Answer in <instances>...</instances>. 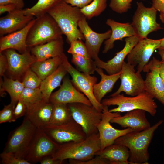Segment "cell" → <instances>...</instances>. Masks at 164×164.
<instances>
[{"label": "cell", "mask_w": 164, "mask_h": 164, "mask_svg": "<svg viewBox=\"0 0 164 164\" xmlns=\"http://www.w3.org/2000/svg\"><path fill=\"white\" fill-rule=\"evenodd\" d=\"M163 122L162 120H160L147 129L128 133L117 138L114 144L122 145L128 148L130 164H148L150 158L149 147L154 132Z\"/></svg>", "instance_id": "6da1fadb"}, {"label": "cell", "mask_w": 164, "mask_h": 164, "mask_svg": "<svg viewBox=\"0 0 164 164\" xmlns=\"http://www.w3.org/2000/svg\"><path fill=\"white\" fill-rule=\"evenodd\" d=\"M47 13L56 21L69 43L77 39L85 40L78 28V23L85 17L80 9L73 6L63 0L49 11Z\"/></svg>", "instance_id": "7a4b0ae2"}, {"label": "cell", "mask_w": 164, "mask_h": 164, "mask_svg": "<svg viewBox=\"0 0 164 164\" xmlns=\"http://www.w3.org/2000/svg\"><path fill=\"white\" fill-rule=\"evenodd\" d=\"M101 149V143L98 133L93 134L84 140L71 141L59 144L53 156L62 163L66 159L86 161L95 156Z\"/></svg>", "instance_id": "3957f363"}, {"label": "cell", "mask_w": 164, "mask_h": 164, "mask_svg": "<svg viewBox=\"0 0 164 164\" xmlns=\"http://www.w3.org/2000/svg\"><path fill=\"white\" fill-rule=\"evenodd\" d=\"M154 98L145 91L139 94L127 97L120 94L102 99L101 103L103 106L117 105V107L109 110L112 112H123L137 109L145 110L154 116L158 106Z\"/></svg>", "instance_id": "277c9868"}, {"label": "cell", "mask_w": 164, "mask_h": 164, "mask_svg": "<svg viewBox=\"0 0 164 164\" xmlns=\"http://www.w3.org/2000/svg\"><path fill=\"white\" fill-rule=\"evenodd\" d=\"M63 35L55 20L46 13L35 19L28 34L27 45L30 48L62 38Z\"/></svg>", "instance_id": "5b68a950"}, {"label": "cell", "mask_w": 164, "mask_h": 164, "mask_svg": "<svg viewBox=\"0 0 164 164\" xmlns=\"http://www.w3.org/2000/svg\"><path fill=\"white\" fill-rule=\"evenodd\" d=\"M37 128L25 117L21 125L9 133L3 152L24 159Z\"/></svg>", "instance_id": "8992f818"}, {"label": "cell", "mask_w": 164, "mask_h": 164, "mask_svg": "<svg viewBox=\"0 0 164 164\" xmlns=\"http://www.w3.org/2000/svg\"><path fill=\"white\" fill-rule=\"evenodd\" d=\"M62 64L72 78L74 86L82 92L90 101L92 105L99 111H102L104 106L96 99L93 93V88L97 83V78L94 76L81 72L74 67L69 63L64 53Z\"/></svg>", "instance_id": "52a82bcc"}, {"label": "cell", "mask_w": 164, "mask_h": 164, "mask_svg": "<svg viewBox=\"0 0 164 164\" xmlns=\"http://www.w3.org/2000/svg\"><path fill=\"white\" fill-rule=\"evenodd\" d=\"M137 4L131 24L140 40L147 38L149 34L162 28L156 22L157 11L155 8L152 6L146 7L142 2H137Z\"/></svg>", "instance_id": "ba28073f"}, {"label": "cell", "mask_w": 164, "mask_h": 164, "mask_svg": "<svg viewBox=\"0 0 164 164\" xmlns=\"http://www.w3.org/2000/svg\"><path fill=\"white\" fill-rule=\"evenodd\" d=\"M59 145L42 128H37L24 159L31 164L39 162L45 157L53 156Z\"/></svg>", "instance_id": "9c48e42d"}, {"label": "cell", "mask_w": 164, "mask_h": 164, "mask_svg": "<svg viewBox=\"0 0 164 164\" xmlns=\"http://www.w3.org/2000/svg\"><path fill=\"white\" fill-rule=\"evenodd\" d=\"M73 118L82 127L87 137L98 132L97 125L101 121L102 111L92 105L82 103L68 104Z\"/></svg>", "instance_id": "30bf717a"}, {"label": "cell", "mask_w": 164, "mask_h": 164, "mask_svg": "<svg viewBox=\"0 0 164 164\" xmlns=\"http://www.w3.org/2000/svg\"><path fill=\"white\" fill-rule=\"evenodd\" d=\"M42 128L58 144L71 141H82L87 137L82 127L73 119L60 125L49 124Z\"/></svg>", "instance_id": "8fae6325"}, {"label": "cell", "mask_w": 164, "mask_h": 164, "mask_svg": "<svg viewBox=\"0 0 164 164\" xmlns=\"http://www.w3.org/2000/svg\"><path fill=\"white\" fill-rule=\"evenodd\" d=\"M135 66L124 61L120 78L121 84L117 90L111 95L112 97L124 92L131 96L137 95L145 91L144 80L141 73L136 72Z\"/></svg>", "instance_id": "7c38bea8"}, {"label": "cell", "mask_w": 164, "mask_h": 164, "mask_svg": "<svg viewBox=\"0 0 164 164\" xmlns=\"http://www.w3.org/2000/svg\"><path fill=\"white\" fill-rule=\"evenodd\" d=\"M102 112L101 119L97 125L101 143L100 150L113 144L115 140L119 137L134 131L129 128L121 130L116 129L111 125V120L115 117L120 116V112L109 111L108 106H104Z\"/></svg>", "instance_id": "4fadbf2b"}, {"label": "cell", "mask_w": 164, "mask_h": 164, "mask_svg": "<svg viewBox=\"0 0 164 164\" xmlns=\"http://www.w3.org/2000/svg\"><path fill=\"white\" fill-rule=\"evenodd\" d=\"M161 61L153 57L143 71L147 73L144 80L145 91L164 105V87L160 74Z\"/></svg>", "instance_id": "5bb4252c"}, {"label": "cell", "mask_w": 164, "mask_h": 164, "mask_svg": "<svg viewBox=\"0 0 164 164\" xmlns=\"http://www.w3.org/2000/svg\"><path fill=\"white\" fill-rule=\"evenodd\" d=\"M161 40L147 38L140 40L127 56L128 62L135 67L137 71H143L154 51L160 48Z\"/></svg>", "instance_id": "9a60e30c"}, {"label": "cell", "mask_w": 164, "mask_h": 164, "mask_svg": "<svg viewBox=\"0 0 164 164\" xmlns=\"http://www.w3.org/2000/svg\"><path fill=\"white\" fill-rule=\"evenodd\" d=\"M8 63L7 70L14 79H19L30 68L32 64L37 61L36 57L28 49L22 53H17L15 50L9 49L4 50Z\"/></svg>", "instance_id": "2e32d148"}, {"label": "cell", "mask_w": 164, "mask_h": 164, "mask_svg": "<svg viewBox=\"0 0 164 164\" xmlns=\"http://www.w3.org/2000/svg\"><path fill=\"white\" fill-rule=\"evenodd\" d=\"M62 81L59 89L52 94L50 102L53 104L82 103L92 105L88 98L74 86L68 78H63Z\"/></svg>", "instance_id": "e0dca14e"}, {"label": "cell", "mask_w": 164, "mask_h": 164, "mask_svg": "<svg viewBox=\"0 0 164 164\" xmlns=\"http://www.w3.org/2000/svg\"><path fill=\"white\" fill-rule=\"evenodd\" d=\"M125 45L123 49L116 53L111 59L104 62L99 57L94 61L97 67L104 70L109 75L117 73L121 71L124 60L134 46L139 41L137 36H134L125 39Z\"/></svg>", "instance_id": "ac0fdd59"}, {"label": "cell", "mask_w": 164, "mask_h": 164, "mask_svg": "<svg viewBox=\"0 0 164 164\" xmlns=\"http://www.w3.org/2000/svg\"><path fill=\"white\" fill-rule=\"evenodd\" d=\"M78 27L83 34L85 44L90 57L93 60L98 56L100 50L103 42L109 39L111 35V30L105 32L98 33L94 31L90 27L84 17L78 23Z\"/></svg>", "instance_id": "d6986e66"}, {"label": "cell", "mask_w": 164, "mask_h": 164, "mask_svg": "<svg viewBox=\"0 0 164 164\" xmlns=\"http://www.w3.org/2000/svg\"><path fill=\"white\" fill-rule=\"evenodd\" d=\"M34 17L25 15L23 9H16L0 18V35L2 36L25 27Z\"/></svg>", "instance_id": "ffe728a7"}, {"label": "cell", "mask_w": 164, "mask_h": 164, "mask_svg": "<svg viewBox=\"0 0 164 164\" xmlns=\"http://www.w3.org/2000/svg\"><path fill=\"white\" fill-rule=\"evenodd\" d=\"M146 112L140 109L129 111L124 116L113 118L110 122L117 124L123 128H131L134 131H142L151 126L146 117Z\"/></svg>", "instance_id": "44dd1931"}, {"label": "cell", "mask_w": 164, "mask_h": 164, "mask_svg": "<svg viewBox=\"0 0 164 164\" xmlns=\"http://www.w3.org/2000/svg\"><path fill=\"white\" fill-rule=\"evenodd\" d=\"M35 19H33L20 30L1 36L0 53L9 49L17 50L21 53L26 52L29 49L26 44L28 34Z\"/></svg>", "instance_id": "7402d4cb"}, {"label": "cell", "mask_w": 164, "mask_h": 164, "mask_svg": "<svg viewBox=\"0 0 164 164\" xmlns=\"http://www.w3.org/2000/svg\"><path fill=\"white\" fill-rule=\"evenodd\" d=\"M106 24L111 29L110 37L104 42L103 53H107L114 47V43L117 40H122L124 38L136 36L131 23L118 22L111 19H107Z\"/></svg>", "instance_id": "603a6c76"}, {"label": "cell", "mask_w": 164, "mask_h": 164, "mask_svg": "<svg viewBox=\"0 0 164 164\" xmlns=\"http://www.w3.org/2000/svg\"><path fill=\"white\" fill-rule=\"evenodd\" d=\"M63 37L30 48L31 53L37 61H42L62 55L63 53Z\"/></svg>", "instance_id": "cb8c5ba5"}, {"label": "cell", "mask_w": 164, "mask_h": 164, "mask_svg": "<svg viewBox=\"0 0 164 164\" xmlns=\"http://www.w3.org/2000/svg\"><path fill=\"white\" fill-rule=\"evenodd\" d=\"M53 106L43 101L27 111L25 117L37 128H42L50 124Z\"/></svg>", "instance_id": "d4e9b609"}, {"label": "cell", "mask_w": 164, "mask_h": 164, "mask_svg": "<svg viewBox=\"0 0 164 164\" xmlns=\"http://www.w3.org/2000/svg\"><path fill=\"white\" fill-rule=\"evenodd\" d=\"M95 155L108 160L110 164H128L129 152L126 147L113 144L97 152Z\"/></svg>", "instance_id": "484cf974"}, {"label": "cell", "mask_w": 164, "mask_h": 164, "mask_svg": "<svg viewBox=\"0 0 164 164\" xmlns=\"http://www.w3.org/2000/svg\"><path fill=\"white\" fill-rule=\"evenodd\" d=\"M96 71L101 77L100 81L96 84L93 88L94 96L98 102L101 103L102 99L108 93L112 91L114 86L120 78L121 72L112 75H106L103 69L97 67Z\"/></svg>", "instance_id": "4316f807"}, {"label": "cell", "mask_w": 164, "mask_h": 164, "mask_svg": "<svg viewBox=\"0 0 164 164\" xmlns=\"http://www.w3.org/2000/svg\"><path fill=\"white\" fill-rule=\"evenodd\" d=\"M67 73L61 64L55 71L42 81L39 88L44 101L49 102L52 92L60 86L61 82Z\"/></svg>", "instance_id": "83f0119b"}, {"label": "cell", "mask_w": 164, "mask_h": 164, "mask_svg": "<svg viewBox=\"0 0 164 164\" xmlns=\"http://www.w3.org/2000/svg\"><path fill=\"white\" fill-rule=\"evenodd\" d=\"M63 54L45 60L36 61L32 64L30 69L43 80L55 71L62 64Z\"/></svg>", "instance_id": "f1b7e54d"}, {"label": "cell", "mask_w": 164, "mask_h": 164, "mask_svg": "<svg viewBox=\"0 0 164 164\" xmlns=\"http://www.w3.org/2000/svg\"><path fill=\"white\" fill-rule=\"evenodd\" d=\"M1 82L0 91L7 92L10 97L11 102L16 104L24 88L22 82L18 79L6 77Z\"/></svg>", "instance_id": "f546056e"}, {"label": "cell", "mask_w": 164, "mask_h": 164, "mask_svg": "<svg viewBox=\"0 0 164 164\" xmlns=\"http://www.w3.org/2000/svg\"><path fill=\"white\" fill-rule=\"evenodd\" d=\"M73 119L71 111L68 104H53L49 124L60 125L67 123Z\"/></svg>", "instance_id": "4dcf8cb0"}, {"label": "cell", "mask_w": 164, "mask_h": 164, "mask_svg": "<svg viewBox=\"0 0 164 164\" xmlns=\"http://www.w3.org/2000/svg\"><path fill=\"white\" fill-rule=\"evenodd\" d=\"M63 0H38L32 7L23 9L25 15L36 18L47 13L49 10Z\"/></svg>", "instance_id": "1f68e13d"}, {"label": "cell", "mask_w": 164, "mask_h": 164, "mask_svg": "<svg viewBox=\"0 0 164 164\" xmlns=\"http://www.w3.org/2000/svg\"><path fill=\"white\" fill-rule=\"evenodd\" d=\"M20 98L26 105L27 111L43 101L39 88L35 89L24 88Z\"/></svg>", "instance_id": "d6a6232c"}, {"label": "cell", "mask_w": 164, "mask_h": 164, "mask_svg": "<svg viewBox=\"0 0 164 164\" xmlns=\"http://www.w3.org/2000/svg\"><path fill=\"white\" fill-rule=\"evenodd\" d=\"M71 62L80 72L91 75L96 71L97 67L91 58H86L77 55H72Z\"/></svg>", "instance_id": "836d02e7"}, {"label": "cell", "mask_w": 164, "mask_h": 164, "mask_svg": "<svg viewBox=\"0 0 164 164\" xmlns=\"http://www.w3.org/2000/svg\"><path fill=\"white\" fill-rule=\"evenodd\" d=\"M107 0H93L91 2L80 9L82 13L87 19H90L100 15L107 7Z\"/></svg>", "instance_id": "e575fe53"}, {"label": "cell", "mask_w": 164, "mask_h": 164, "mask_svg": "<svg viewBox=\"0 0 164 164\" xmlns=\"http://www.w3.org/2000/svg\"><path fill=\"white\" fill-rule=\"evenodd\" d=\"M42 80L30 68L24 75L22 81L24 88L35 89L39 88Z\"/></svg>", "instance_id": "d590c367"}, {"label": "cell", "mask_w": 164, "mask_h": 164, "mask_svg": "<svg viewBox=\"0 0 164 164\" xmlns=\"http://www.w3.org/2000/svg\"><path fill=\"white\" fill-rule=\"evenodd\" d=\"M67 52L72 55L80 56L86 58H91L87 49L82 40L77 39L71 42Z\"/></svg>", "instance_id": "8d00e7d4"}, {"label": "cell", "mask_w": 164, "mask_h": 164, "mask_svg": "<svg viewBox=\"0 0 164 164\" xmlns=\"http://www.w3.org/2000/svg\"><path fill=\"white\" fill-rule=\"evenodd\" d=\"M134 0H110L109 7L114 11L119 14L127 12Z\"/></svg>", "instance_id": "74e56055"}, {"label": "cell", "mask_w": 164, "mask_h": 164, "mask_svg": "<svg viewBox=\"0 0 164 164\" xmlns=\"http://www.w3.org/2000/svg\"><path fill=\"white\" fill-rule=\"evenodd\" d=\"M16 104L12 103L5 105L0 111V124L12 122L15 121L14 117V111Z\"/></svg>", "instance_id": "f35d334b"}, {"label": "cell", "mask_w": 164, "mask_h": 164, "mask_svg": "<svg viewBox=\"0 0 164 164\" xmlns=\"http://www.w3.org/2000/svg\"><path fill=\"white\" fill-rule=\"evenodd\" d=\"M0 157L2 163L3 164H31L25 159L18 158L12 154L3 152Z\"/></svg>", "instance_id": "ab89813d"}, {"label": "cell", "mask_w": 164, "mask_h": 164, "mask_svg": "<svg viewBox=\"0 0 164 164\" xmlns=\"http://www.w3.org/2000/svg\"><path fill=\"white\" fill-rule=\"evenodd\" d=\"M95 157L86 161H80L73 159H69V162L71 164H110L108 159L99 156Z\"/></svg>", "instance_id": "60d3db41"}, {"label": "cell", "mask_w": 164, "mask_h": 164, "mask_svg": "<svg viewBox=\"0 0 164 164\" xmlns=\"http://www.w3.org/2000/svg\"><path fill=\"white\" fill-rule=\"evenodd\" d=\"M27 111V108L26 105L22 100L20 98L14 110V114L15 121L19 118L25 115Z\"/></svg>", "instance_id": "b9f144b4"}, {"label": "cell", "mask_w": 164, "mask_h": 164, "mask_svg": "<svg viewBox=\"0 0 164 164\" xmlns=\"http://www.w3.org/2000/svg\"><path fill=\"white\" fill-rule=\"evenodd\" d=\"M93 0H63L71 5L81 9L90 4Z\"/></svg>", "instance_id": "7bdbcfd3"}, {"label": "cell", "mask_w": 164, "mask_h": 164, "mask_svg": "<svg viewBox=\"0 0 164 164\" xmlns=\"http://www.w3.org/2000/svg\"><path fill=\"white\" fill-rule=\"evenodd\" d=\"M8 63L6 57L5 55L0 53V75L4 76L6 71L7 70Z\"/></svg>", "instance_id": "ee69618b"}, {"label": "cell", "mask_w": 164, "mask_h": 164, "mask_svg": "<svg viewBox=\"0 0 164 164\" xmlns=\"http://www.w3.org/2000/svg\"><path fill=\"white\" fill-rule=\"evenodd\" d=\"M13 4L17 9H22L24 6V0H0V5Z\"/></svg>", "instance_id": "f6af8a7d"}, {"label": "cell", "mask_w": 164, "mask_h": 164, "mask_svg": "<svg viewBox=\"0 0 164 164\" xmlns=\"http://www.w3.org/2000/svg\"><path fill=\"white\" fill-rule=\"evenodd\" d=\"M16 9L15 5L12 4H7L0 5V15L5 12H10Z\"/></svg>", "instance_id": "bcb514c9"}, {"label": "cell", "mask_w": 164, "mask_h": 164, "mask_svg": "<svg viewBox=\"0 0 164 164\" xmlns=\"http://www.w3.org/2000/svg\"><path fill=\"white\" fill-rule=\"evenodd\" d=\"M152 6L157 11H164V0H152Z\"/></svg>", "instance_id": "7dc6e473"}, {"label": "cell", "mask_w": 164, "mask_h": 164, "mask_svg": "<svg viewBox=\"0 0 164 164\" xmlns=\"http://www.w3.org/2000/svg\"><path fill=\"white\" fill-rule=\"evenodd\" d=\"M39 162L41 164H60L62 163L59 161L54 159L52 156L45 157Z\"/></svg>", "instance_id": "c3c4849f"}, {"label": "cell", "mask_w": 164, "mask_h": 164, "mask_svg": "<svg viewBox=\"0 0 164 164\" xmlns=\"http://www.w3.org/2000/svg\"><path fill=\"white\" fill-rule=\"evenodd\" d=\"M160 74L163 80L164 87V63L162 61L160 66Z\"/></svg>", "instance_id": "681fc988"}, {"label": "cell", "mask_w": 164, "mask_h": 164, "mask_svg": "<svg viewBox=\"0 0 164 164\" xmlns=\"http://www.w3.org/2000/svg\"><path fill=\"white\" fill-rule=\"evenodd\" d=\"M158 50V53L161 58V61L164 63V48H159Z\"/></svg>", "instance_id": "f907efd6"}, {"label": "cell", "mask_w": 164, "mask_h": 164, "mask_svg": "<svg viewBox=\"0 0 164 164\" xmlns=\"http://www.w3.org/2000/svg\"><path fill=\"white\" fill-rule=\"evenodd\" d=\"M159 18L161 22L164 23V11L160 12Z\"/></svg>", "instance_id": "816d5d0a"}, {"label": "cell", "mask_w": 164, "mask_h": 164, "mask_svg": "<svg viewBox=\"0 0 164 164\" xmlns=\"http://www.w3.org/2000/svg\"><path fill=\"white\" fill-rule=\"evenodd\" d=\"M160 46L159 48H164V37L160 39Z\"/></svg>", "instance_id": "f5cc1de1"}]
</instances>
